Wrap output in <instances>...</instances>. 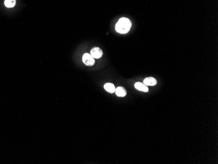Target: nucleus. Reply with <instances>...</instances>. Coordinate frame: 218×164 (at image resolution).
Instances as JSON below:
<instances>
[{
  "mask_svg": "<svg viewBox=\"0 0 218 164\" xmlns=\"http://www.w3.org/2000/svg\"><path fill=\"white\" fill-rule=\"evenodd\" d=\"M131 26L132 23L131 20L129 19L123 17L118 20L115 26V29L119 33L126 34L130 31Z\"/></svg>",
  "mask_w": 218,
  "mask_h": 164,
  "instance_id": "1",
  "label": "nucleus"
},
{
  "mask_svg": "<svg viewBox=\"0 0 218 164\" xmlns=\"http://www.w3.org/2000/svg\"><path fill=\"white\" fill-rule=\"evenodd\" d=\"M82 62L88 66H92L95 64V58L89 53H85L82 56Z\"/></svg>",
  "mask_w": 218,
  "mask_h": 164,
  "instance_id": "2",
  "label": "nucleus"
},
{
  "mask_svg": "<svg viewBox=\"0 0 218 164\" xmlns=\"http://www.w3.org/2000/svg\"><path fill=\"white\" fill-rule=\"evenodd\" d=\"M90 54L94 58L99 59L102 56V51L99 47H94L91 50Z\"/></svg>",
  "mask_w": 218,
  "mask_h": 164,
  "instance_id": "3",
  "label": "nucleus"
},
{
  "mask_svg": "<svg viewBox=\"0 0 218 164\" xmlns=\"http://www.w3.org/2000/svg\"><path fill=\"white\" fill-rule=\"evenodd\" d=\"M135 88L141 92H148V86L145 85L144 83H139V82H138V83H136L135 84Z\"/></svg>",
  "mask_w": 218,
  "mask_h": 164,
  "instance_id": "4",
  "label": "nucleus"
},
{
  "mask_svg": "<svg viewBox=\"0 0 218 164\" xmlns=\"http://www.w3.org/2000/svg\"><path fill=\"white\" fill-rule=\"evenodd\" d=\"M146 86H155L157 84V81L156 79L153 78V77H148L144 80L143 83Z\"/></svg>",
  "mask_w": 218,
  "mask_h": 164,
  "instance_id": "5",
  "label": "nucleus"
},
{
  "mask_svg": "<svg viewBox=\"0 0 218 164\" xmlns=\"http://www.w3.org/2000/svg\"><path fill=\"white\" fill-rule=\"evenodd\" d=\"M115 93L119 97H125L127 94L126 90L123 87H121V86H119V87L116 88Z\"/></svg>",
  "mask_w": 218,
  "mask_h": 164,
  "instance_id": "6",
  "label": "nucleus"
},
{
  "mask_svg": "<svg viewBox=\"0 0 218 164\" xmlns=\"http://www.w3.org/2000/svg\"><path fill=\"white\" fill-rule=\"evenodd\" d=\"M104 88L106 90V91H107L109 93H114L116 88H115V86L112 83H106L104 86Z\"/></svg>",
  "mask_w": 218,
  "mask_h": 164,
  "instance_id": "7",
  "label": "nucleus"
},
{
  "mask_svg": "<svg viewBox=\"0 0 218 164\" xmlns=\"http://www.w3.org/2000/svg\"><path fill=\"white\" fill-rule=\"evenodd\" d=\"M4 3L7 8H12L15 6L16 0H5Z\"/></svg>",
  "mask_w": 218,
  "mask_h": 164,
  "instance_id": "8",
  "label": "nucleus"
}]
</instances>
